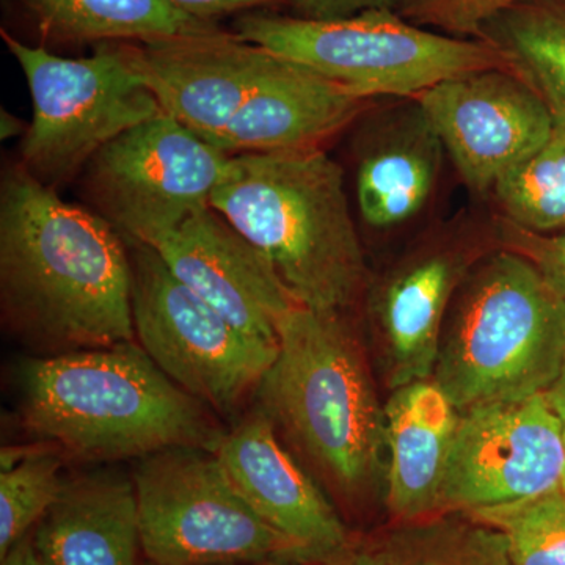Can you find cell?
<instances>
[{"label": "cell", "instance_id": "1", "mask_svg": "<svg viewBox=\"0 0 565 565\" xmlns=\"http://www.w3.org/2000/svg\"><path fill=\"white\" fill-rule=\"evenodd\" d=\"M0 305L40 355L136 341L131 248L96 212L11 166L0 184Z\"/></svg>", "mask_w": 565, "mask_h": 565}, {"label": "cell", "instance_id": "2", "mask_svg": "<svg viewBox=\"0 0 565 565\" xmlns=\"http://www.w3.org/2000/svg\"><path fill=\"white\" fill-rule=\"evenodd\" d=\"M18 377L22 427L79 462L137 460L178 446L217 452L226 434L221 416L137 341L31 356Z\"/></svg>", "mask_w": 565, "mask_h": 565}, {"label": "cell", "instance_id": "3", "mask_svg": "<svg viewBox=\"0 0 565 565\" xmlns=\"http://www.w3.org/2000/svg\"><path fill=\"white\" fill-rule=\"evenodd\" d=\"M211 206L266 256L297 305L343 313L366 288L343 169L322 148L233 154Z\"/></svg>", "mask_w": 565, "mask_h": 565}, {"label": "cell", "instance_id": "4", "mask_svg": "<svg viewBox=\"0 0 565 565\" xmlns=\"http://www.w3.org/2000/svg\"><path fill=\"white\" fill-rule=\"evenodd\" d=\"M278 338L259 407L330 489L359 500L379 484L386 449L385 407L362 344L343 313L302 305L282 316Z\"/></svg>", "mask_w": 565, "mask_h": 565}, {"label": "cell", "instance_id": "5", "mask_svg": "<svg viewBox=\"0 0 565 565\" xmlns=\"http://www.w3.org/2000/svg\"><path fill=\"white\" fill-rule=\"evenodd\" d=\"M565 363V300L526 256L475 262L446 316L434 379L460 415L545 393Z\"/></svg>", "mask_w": 565, "mask_h": 565}, {"label": "cell", "instance_id": "6", "mask_svg": "<svg viewBox=\"0 0 565 565\" xmlns=\"http://www.w3.org/2000/svg\"><path fill=\"white\" fill-rule=\"evenodd\" d=\"M236 35L288 58L370 102L415 99L441 82L475 71L515 70L489 40L426 31L397 10H367L343 20L311 21L280 14H245Z\"/></svg>", "mask_w": 565, "mask_h": 565}, {"label": "cell", "instance_id": "7", "mask_svg": "<svg viewBox=\"0 0 565 565\" xmlns=\"http://www.w3.org/2000/svg\"><path fill=\"white\" fill-rule=\"evenodd\" d=\"M140 546L158 565L318 564L264 522L215 452L162 449L136 460Z\"/></svg>", "mask_w": 565, "mask_h": 565}, {"label": "cell", "instance_id": "8", "mask_svg": "<svg viewBox=\"0 0 565 565\" xmlns=\"http://www.w3.org/2000/svg\"><path fill=\"white\" fill-rule=\"evenodd\" d=\"M31 92L33 115L21 166L54 189L73 180L109 141L163 114L120 44L68 58L2 31Z\"/></svg>", "mask_w": 565, "mask_h": 565}, {"label": "cell", "instance_id": "9", "mask_svg": "<svg viewBox=\"0 0 565 565\" xmlns=\"http://www.w3.org/2000/svg\"><path fill=\"white\" fill-rule=\"evenodd\" d=\"M136 341L174 384L233 416L256 396L280 345L248 337L174 277L158 250L129 245Z\"/></svg>", "mask_w": 565, "mask_h": 565}, {"label": "cell", "instance_id": "10", "mask_svg": "<svg viewBox=\"0 0 565 565\" xmlns=\"http://www.w3.org/2000/svg\"><path fill=\"white\" fill-rule=\"evenodd\" d=\"M232 154L161 114L122 132L85 166L93 212L129 245H159L210 206Z\"/></svg>", "mask_w": 565, "mask_h": 565}, {"label": "cell", "instance_id": "11", "mask_svg": "<svg viewBox=\"0 0 565 565\" xmlns=\"http://www.w3.org/2000/svg\"><path fill=\"white\" fill-rule=\"evenodd\" d=\"M565 430L545 393L460 416L440 514L473 512L563 489Z\"/></svg>", "mask_w": 565, "mask_h": 565}, {"label": "cell", "instance_id": "12", "mask_svg": "<svg viewBox=\"0 0 565 565\" xmlns=\"http://www.w3.org/2000/svg\"><path fill=\"white\" fill-rule=\"evenodd\" d=\"M445 151L471 191L492 192L555 131L539 93L516 70L452 77L416 96Z\"/></svg>", "mask_w": 565, "mask_h": 565}, {"label": "cell", "instance_id": "13", "mask_svg": "<svg viewBox=\"0 0 565 565\" xmlns=\"http://www.w3.org/2000/svg\"><path fill=\"white\" fill-rule=\"evenodd\" d=\"M122 47L163 114L212 145L275 57L218 29Z\"/></svg>", "mask_w": 565, "mask_h": 565}, {"label": "cell", "instance_id": "14", "mask_svg": "<svg viewBox=\"0 0 565 565\" xmlns=\"http://www.w3.org/2000/svg\"><path fill=\"white\" fill-rule=\"evenodd\" d=\"M174 277L248 337L280 345L278 322L296 303L258 248L206 206L158 248Z\"/></svg>", "mask_w": 565, "mask_h": 565}, {"label": "cell", "instance_id": "15", "mask_svg": "<svg viewBox=\"0 0 565 565\" xmlns=\"http://www.w3.org/2000/svg\"><path fill=\"white\" fill-rule=\"evenodd\" d=\"M215 455L264 522L313 563H327L352 545L343 520L282 446L277 427L259 405L226 429Z\"/></svg>", "mask_w": 565, "mask_h": 565}, {"label": "cell", "instance_id": "16", "mask_svg": "<svg viewBox=\"0 0 565 565\" xmlns=\"http://www.w3.org/2000/svg\"><path fill=\"white\" fill-rule=\"evenodd\" d=\"M366 103L313 70L275 55L214 147L232 156L321 148Z\"/></svg>", "mask_w": 565, "mask_h": 565}, {"label": "cell", "instance_id": "17", "mask_svg": "<svg viewBox=\"0 0 565 565\" xmlns=\"http://www.w3.org/2000/svg\"><path fill=\"white\" fill-rule=\"evenodd\" d=\"M475 259L467 250L437 245L412 256L374 297L390 388L434 377L446 316Z\"/></svg>", "mask_w": 565, "mask_h": 565}, {"label": "cell", "instance_id": "18", "mask_svg": "<svg viewBox=\"0 0 565 565\" xmlns=\"http://www.w3.org/2000/svg\"><path fill=\"white\" fill-rule=\"evenodd\" d=\"M460 416L434 377L393 390L385 405L386 504L397 525L440 514Z\"/></svg>", "mask_w": 565, "mask_h": 565}, {"label": "cell", "instance_id": "19", "mask_svg": "<svg viewBox=\"0 0 565 565\" xmlns=\"http://www.w3.org/2000/svg\"><path fill=\"white\" fill-rule=\"evenodd\" d=\"M52 565H139V508L132 476L98 468L66 476L57 501L33 527Z\"/></svg>", "mask_w": 565, "mask_h": 565}, {"label": "cell", "instance_id": "20", "mask_svg": "<svg viewBox=\"0 0 565 565\" xmlns=\"http://www.w3.org/2000/svg\"><path fill=\"white\" fill-rule=\"evenodd\" d=\"M445 152L415 99L390 111L359 156L355 193L363 222L386 232L415 218L433 196Z\"/></svg>", "mask_w": 565, "mask_h": 565}, {"label": "cell", "instance_id": "21", "mask_svg": "<svg viewBox=\"0 0 565 565\" xmlns=\"http://www.w3.org/2000/svg\"><path fill=\"white\" fill-rule=\"evenodd\" d=\"M41 31L70 41H147L214 31L167 0H24Z\"/></svg>", "mask_w": 565, "mask_h": 565}, {"label": "cell", "instance_id": "22", "mask_svg": "<svg viewBox=\"0 0 565 565\" xmlns=\"http://www.w3.org/2000/svg\"><path fill=\"white\" fill-rule=\"evenodd\" d=\"M482 40L509 55L565 128V0H526L487 25Z\"/></svg>", "mask_w": 565, "mask_h": 565}, {"label": "cell", "instance_id": "23", "mask_svg": "<svg viewBox=\"0 0 565 565\" xmlns=\"http://www.w3.org/2000/svg\"><path fill=\"white\" fill-rule=\"evenodd\" d=\"M379 548L385 565H512L503 534L463 512L399 523Z\"/></svg>", "mask_w": 565, "mask_h": 565}, {"label": "cell", "instance_id": "24", "mask_svg": "<svg viewBox=\"0 0 565 565\" xmlns=\"http://www.w3.org/2000/svg\"><path fill=\"white\" fill-rule=\"evenodd\" d=\"M503 221L531 233L565 230V128L493 188Z\"/></svg>", "mask_w": 565, "mask_h": 565}, {"label": "cell", "instance_id": "25", "mask_svg": "<svg viewBox=\"0 0 565 565\" xmlns=\"http://www.w3.org/2000/svg\"><path fill=\"white\" fill-rule=\"evenodd\" d=\"M61 452L51 445L3 449L0 471V559L57 501L66 476Z\"/></svg>", "mask_w": 565, "mask_h": 565}, {"label": "cell", "instance_id": "26", "mask_svg": "<svg viewBox=\"0 0 565 565\" xmlns=\"http://www.w3.org/2000/svg\"><path fill=\"white\" fill-rule=\"evenodd\" d=\"M463 514L503 534L512 565H565L563 489Z\"/></svg>", "mask_w": 565, "mask_h": 565}, {"label": "cell", "instance_id": "27", "mask_svg": "<svg viewBox=\"0 0 565 565\" xmlns=\"http://www.w3.org/2000/svg\"><path fill=\"white\" fill-rule=\"evenodd\" d=\"M526 0H397V10L451 36L482 40L487 25Z\"/></svg>", "mask_w": 565, "mask_h": 565}, {"label": "cell", "instance_id": "28", "mask_svg": "<svg viewBox=\"0 0 565 565\" xmlns=\"http://www.w3.org/2000/svg\"><path fill=\"white\" fill-rule=\"evenodd\" d=\"M509 250L526 256L537 267L550 288L565 300V230L552 236L531 233L503 221Z\"/></svg>", "mask_w": 565, "mask_h": 565}, {"label": "cell", "instance_id": "29", "mask_svg": "<svg viewBox=\"0 0 565 565\" xmlns=\"http://www.w3.org/2000/svg\"><path fill=\"white\" fill-rule=\"evenodd\" d=\"M297 18L333 21L367 10H397V0H291Z\"/></svg>", "mask_w": 565, "mask_h": 565}, {"label": "cell", "instance_id": "30", "mask_svg": "<svg viewBox=\"0 0 565 565\" xmlns=\"http://www.w3.org/2000/svg\"><path fill=\"white\" fill-rule=\"evenodd\" d=\"M167 2L196 20L214 22L215 18L225 17L234 11L263 9V7L277 6L282 0H167Z\"/></svg>", "mask_w": 565, "mask_h": 565}, {"label": "cell", "instance_id": "31", "mask_svg": "<svg viewBox=\"0 0 565 565\" xmlns=\"http://www.w3.org/2000/svg\"><path fill=\"white\" fill-rule=\"evenodd\" d=\"M0 565H52L43 553L40 552L39 546L33 539V531L18 542L17 545L11 546L10 552L0 559Z\"/></svg>", "mask_w": 565, "mask_h": 565}, {"label": "cell", "instance_id": "32", "mask_svg": "<svg viewBox=\"0 0 565 565\" xmlns=\"http://www.w3.org/2000/svg\"><path fill=\"white\" fill-rule=\"evenodd\" d=\"M322 565H385L381 548L351 545Z\"/></svg>", "mask_w": 565, "mask_h": 565}, {"label": "cell", "instance_id": "33", "mask_svg": "<svg viewBox=\"0 0 565 565\" xmlns=\"http://www.w3.org/2000/svg\"><path fill=\"white\" fill-rule=\"evenodd\" d=\"M545 397L548 404L552 405L553 411H555L557 418L563 423L565 430V363L556 381L546 390Z\"/></svg>", "mask_w": 565, "mask_h": 565}, {"label": "cell", "instance_id": "34", "mask_svg": "<svg viewBox=\"0 0 565 565\" xmlns=\"http://www.w3.org/2000/svg\"><path fill=\"white\" fill-rule=\"evenodd\" d=\"M28 129L29 125H25L17 115L6 109L0 111V137H2V140L13 139L18 136L24 137Z\"/></svg>", "mask_w": 565, "mask_h": 565}, {"label": "cell", "instance_id": "35", "mask_svg": "<svg viewBox=\"0 0 565 565\" xmlns=\"http://www.w3.org/2000/svg\"><path fill=\"white\" fill-rule=\"evenodd\" d=\"M322 564H263V565H322Z\"/></svg>", "mask_w": 565, "mask_h": 565}, {"label": "cell", "instance_id": "36", "mask_svg": "<svg viewBox=\"0 0 565 565\" xmlns=\"http://www.w3.org/2000/svg\"><path fill=\"white\" fill-rule=\"evenodd\" d=\"M563 492L565 493V476H564V481H563Z\"/></svg>", "mask_w": 565, "mask_h": 565}, {"label": "cell", "instance_id": "37", "mask_svg": "<svg viewBox=\"0 0 565 565\" xmlns=\"http://www.w3.org/2000/svg\"><path fill=\"white\" fill-rule=\"evenodd\" d=\"M139 565H158V564H152V563H150V561H148L147 564H139Z\"/></svg>", "mask_w": 565, "mask_h": 565}]
</instances>
